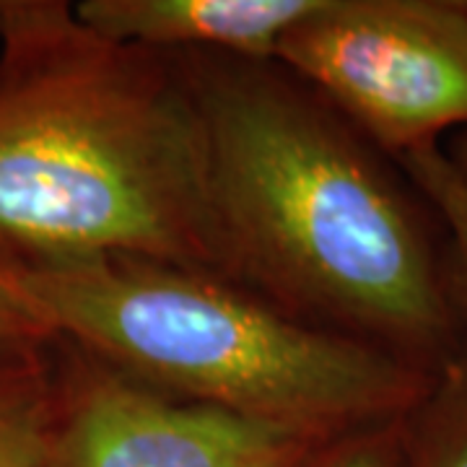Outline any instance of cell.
Segmentation results:
<instances>
[{
	"label": "cell",
	"mask_w": 467,
	"mask_h": 467,
	"mask_svg": "<svg viewBox=\"0 0 467 467\" xmlns=\"http://www.w3.org/2000/svg\"><path fill=\"white\" fill-rule=\"evenodd\" d=\"M198 99L226 278L325 330L434 371L454 304L398 182L275 63L180 52Z\"/></svg>",
	"instance_id": "1"
},
{
	"label": "cell",
	"mask_w": 467,
	"mask_h": 467,
	"mask_svg": "<svg viewBox=\"0 0 467 467\" xmlns=\"http://www.w3.org/2000/svg\"><path fill=\"white\" fill-rule=\"evenodd\" d=\"M99 254L226 278L198 99L180 55L0 0V260Z\"/></svg>",
	"instance_id": "2"
},
{
	"label": "cell",
	"mask_w": 467,
	"mask_h": 467,
	"mask_svg": "<svg viewBox=\"0 0 467 467\" xmlns=\"http://www.w3.org/2000/svg\"><path fill=\"white\" fill-rule=\"evenodd\" d=\"M57 340L180 400L325 441L410 416L434 371L244 285L128 254L14 265Z\"/></svg>",
	"instance_id": "3"
},
{
	"label": "cell",
	"mask_w": 467,
	"mask_h": 467,
	"mask_svg": "<svg viewBox=\"0 0 467 467\" xmlns=\"http://www.w3.org/2000/svg\"><path fill=\"white\" fill-rule=\"evenodd\" d=\"M275 66L400 159L467 128V3L317 0Z\"/></svg>",
	"instance_id": "4"
},
{
	"label": "cell",
	"mask_w": 467,
	"mask_h": 467,
	"mask_svg": "<svg viewBox=\"0 0 467 467\" xmlns=\"http://www.w3.org/2000/svg\"><path fill=\"white\" fill-rule=\"evenodd\" d=\"M327 441L180 400L76 350L42 467H309Z\"/></svg>",
	"instance_id": "5"
},
{
	"label": "cell",
	"mask_w": 467,
	"mask_h": 467,
	"mask_svg": "<svg viewBox=\"0 0 467 467\" xmlns=\"http://www.w3.org/2000/svg\"><path fill=\"white\" fill-rule=\"evenodd\" d=\"M317 0H81L73 14L109 42L275 63L284 36Z\"/></svg>",
	"instance_id": "6"
},
{
	"label": "cell",
	"mask_w": 467,
	"mask_h": 467,
	"mask_svg": "<svg viewBox=\"0 0 467 467\" xmlns=\"http://www.w3.org/2000/svg\"><path fill=\"white\" fill-rule=\"evenodd\" d=\"M55 343L0 348V467L45 465L57 408Z\"/></svg>",
	"instance_id": "7"
},
{
	"label": "cell",
	"mask_w": 467,
	"mask_h": 467,
	"mask_svg": "<svg viewBox=\"0 0 467 467\" xmlns=\"http://www.w3.org/2000/svg\"><path fill=\"white\" fill-rule=\"evenodd\" d=\"M408 467H467V356H450L405 418Z\"/></svg>",
	"instance_id": "8"
},
{
	"label": "cell",
	"mask_w": 467,
	"mask_h": 467,
	"mask_svg": "<svg viewBox=\"0 0 467 467\" xmlns=\"http://www.w3.org/2000/svg\"><path fill=\"white\" fill-rule=\"evenodd\" d=\"M402 169L444 218L454 244L457 294L467 312V180L439 143L400 156Z\"/></svg>",
	"instance_id": "9"
},
{
	"label": "cell",
	"mask_w": 467,
	"mask_h": 467,
	"mask_svg": "<svg viewBox=\"0 0 467 467\" xmlns=\"http://www.w3.org/2000/svg\"><path fill=\"white\" fill-rule=\"evenodd\" d=\"M405 418L337 436L309 467H405Z\"/></svg>",
	"instance_id": "10"
},
{
	"label": "cell",
	"mask_w": 467,
	"mask_h": 467,
	"mask_svg": "<svg viewBox=\"0 0 467 467\" xmlns=\"http://www.w3.org/2000/svg\"><path fill=\"white\" fill-rule=\"evenodd\" d=\"M55 340L52 325L18 281L14 265L0 260V348L50 346Z\"/></svg>",
	"instance_id": "11"
},
{
	"label": "cell",
	"mask_w": 467,
	"mask_h": 467,
	"mask_svg": "<svg viewBox=\"0 0 467 467\" xmlns=\"http://www.w3.org/2000/svg\"><path fill=\"white\" fill-rule=\"evenodd\" d=\"M451 164L460 169V174L467 180V135L462 138V143H460V150H457V156H450Z\"/></svg>",
	"instance_id": "12"
}]
</instances>
